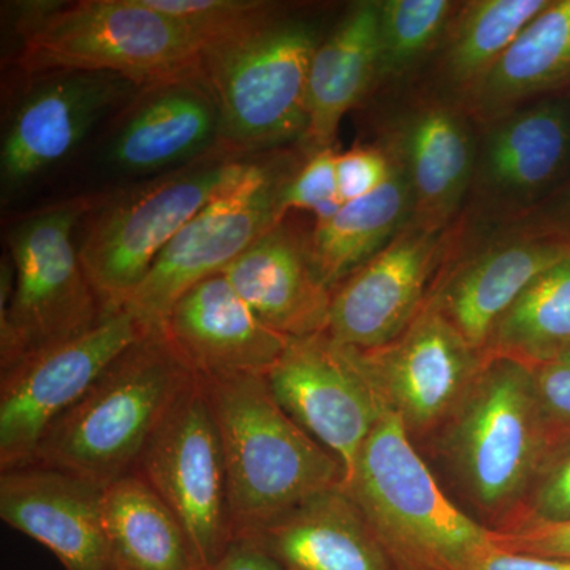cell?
I'll return each instance as SVG.
<instances>
[{"label":"cell","instance_id":"cell-21","mask_svg":"<svg viewBox=\"0 0 570 570\" xmlns=\"http://www.w3.org/2000/svg\"><path fill=\"white\" fill-rule=\"evenodd\" d=\"M472 187L498 204H539L570 164V104L539 100L487 124Z\"/></svg>","mask_w":570,"mask_h":570},{"label":"cell","instance_id":"cell-36","mask_svg":"<svg viewBox=\"0 0 570 570\" xmlns=\"http://www.w3.org/2000/svg\"><path fill=\"white\" fill-rule=\"evenodd\" d=\"M534 519L546 521L570 520V450L551 464L534 499Z\"/></svg>","mask_w":570,"mask_h":570},{"label":"cell","instance_id":"cell-11","mask_svg":"<svg viewBox=\"0 0 570 570\" xmlns=\"http://www.w3.org/2000/svg\"><path fill=\"white\" fill-rule=\"evenodd\" d=\"M145 330L127 311L0 371V469L28 464L41 439Z\"/></svg>","mask_w":570,"mask_h":570},{"label":"cell","instance_id":"cell-10","mask_svg":"<svg viewBox=\"0 0 570 570\" xmlns=\"http://www.w3.org/2000/svg\"><path fill=\"white\" fill-rule=\"evenodd\" d=\"M542 414L531 365L487 354L453 431V452L480 504L499 508L527 485L539 460Z\"/></svg>","mask_w":570,"mask_h":570},{"label":"cell","instance_id":"cell-4","mask_svg":"<svg viewBox=\"0 0 570 570\" xmlns=\"http://www.w3.org/2000/svg\"><path fill=\"white\" fill-rule=\"evenodd\" d=\"M316 24L273 10L202 51V71L220 111L219 146L239 156L303 141Z\"/></svg>","mask_w":570,"mask_h":570},{"label":"cell","instance_id":"cell-13","mask_svg":"<svg viewBox=\"0 0 570 570\" xmlns=\"http://www.w3.org/2000/svg\"><path fill=\"white\" fill-rule=\"evenodd\" d=\"M352 351L407 431L425 430L460 406L487 360L433 299L389 346Z\"/></svg>","mask_w":570,"mask_h":570},{"label":"cell","instance_id":"cell-23","mask_svg":"<svg viewBox=\"0 0 570 570\" xmlns=\"http://www.w3.org/2000/svg\"><path fill=\"white\" fill-rule=\"evenodd\" d=\"M255 535L284 570H390L387 547L343 489L307 499Z\"/></svg>","mask_w":570,"mask_h":570},{"label":"cell","instance_id":"cell-15","mask_svg":"<svg viewBox=\"0 0 570 570\" xmlns=\"http://www.w3.org/2000/svg\"><path fill=\"white\" fill-rule=\"evenodd\" d=\"M471 116L455 99L422 96L407 104L382 134L381 148L406 175L412 223L448 230L474 181L478 145Z\"/></svg>","mask_w":570,"mask_h":570},{"label":"cell","instance_id":"cell-6","mask_svg":"<svg viewBox=\"0 0 570 570\" xmlns=\"http://www.w3.org/2000/svg\"><path fill=\"white\" fill-rule=\"evenodd\" d=\"M92 206L62 202L18 220L9 234L10 264L0 287V371L91 330L105 313L75 230Z\"/></svg>","mask_w":570,"mask_h":570},{"label":"cell","instance_id":"cell-35","mask_svg":"<svg viewBox=\"0 0 570 570\" xmlns=\"http://www.w3.org/2000/svg\"><path fill=\"white\" fill-rule=\"evenodd\" d=\"M543 414L570 422V352L531 365Z\"/></svg>","mask_w":570,"mask_h":570},{"label":"cell","instance_id":"cell-3","mask_svg":"<svg viewBox=\"0 0 570 570\" xmlns=\"http://www.w3.org/2000/svg\"><path fill=\"white\" fill-rule=\"evenodd\" d=\"M18 66L48 77L94 71L148 88L202 67V47L146 0L20 3Z\"/></svg>","mask_w":570,"mask_h":570},{"label":"cell","instance_id":"cell-34","mask_svg":"<svg viewBox=\"0 0 570 570\" xmlns=\"http://www.w3.org/2000/svg\"><path fill=\"white\" fill-rule=\"evenodd\" d=\"M494 542L499 549L512 553L570 560V520L532 519L513 531H494Z\"/></svg>","mask_w":570,"mask_h":570},{"label":"cell","instance_id":"cell-1","mask_svg":"<svg viewBox=\"0 0 570 570\" xmlns=\"http://www.w3.org/2000/svg\"><path fill=\"white\" fill-rule=\"evenodd\" d=\"M197 377L223 445L235 534H255L307 499L343 489L340 461L285 414L265 376Z\"/></svg>","mask_w":570,"mask_h":570},{"label":"cell","instance_id":"cell-27","mask_svg":"<svg viewBox=\"0 0 570 570\" xmlns=\"http://www.w3.org/2000/svg\"><path fill=\"white\" fill-rule=\"evenodd\" d=\"M102 517L119 570H198L181 523L134 472L104 487Z\"/></svg>","mask_w":570,"mask_h":570},{"label":"cell","instance_id":"cell-8","mask_svg":"<svg viewBox=\"0 0 570 570\" xmlns=\"http://www.w3.org/2000/svg\"><path fill=\"white\" fill-rule=\"evenodd\" d=\"M295 171L294 160L284 154L254 156L245 174L168 243L122 309L146 333L163 328L171 307L189 288L223 273L285 219L281 195Z\"/></svg>","mask_w":570,"mask_h":570},{"label":"cell","instance_id":"cell-18","mask_svg":"<svg viewBox=\"0 0 570 570\" xmlns=\"http://www.w3.org/2000/svg\"><path fill=\"white\" fill-rule=\"evenodd\" d=\"M570 257V239L519 216L515 228L469 257L433 298L472 347L485 354L491 333L520 295Z\"/></svg>","mask_w":570,"mask_h":570},{"label":"cell","instance_id":"cell-17","mask_svg":"<svg viewBox=\"0 0 570 570\" xmlns=\"http://www.w3.org/2000/svg\"><path fill=\"white\" fill-rule=\"evenodd\" d=\"M104 489L28 463L0 474V517L47 547L66 570H119L102 517Z\"/></svg>","mask_w":570,"mask_h":570},{"label":"cell","instance_id":"cell-19","mask_svg":"<svg viewBox=\"0 0 570 570\" xmlns=\"http://www.w3.org/2000/svg\"><path fill=\"white\" fill-rule=\"evenodd\" d=\"M160 330L197 376H265L291 341L255 316L223 273L189 288Z\"/></svg>","mask_w":570,"mask_h":570},{"label":"cell","instance_id":"cell-37","mask_svg":"<svg viewBox=\"0 0 570 570\" xmlns=\"http://www.w3.org/2000/svg\"><path fill=\"white\" fill-rule=\"evenodd\" d=\"M198 570H284L255 534H236L223 557Z\"/></svg>","mask_w":570,"mask_h":570},{"label":"cell","instance_id":"cell-7","mask_svg":"<svg viewBox=\"0 0 570 570\" xmlns=\"http://www.w3.org/2000/svg\"><path fill=\"white\" fill-rule=\"evenodd\" d=\"M253 157L217 146L89 212L78 250L105 316L122 309L168 243L245 174Z\"/></svg>","mask_w":570,"mask_h":570},{"label":"cell","instance_id":"cell-26","mask_svg":"<svg viewBox=\"0 0 570 570\" xmlns=\"http://www.w3.org/2000/svg\"><path fill=\"white\" fill-rule=\"evenodd\" d=\"M412 214L406 175L393 163L392 176L377 190L346 202L332 219L314 227L311 254L322 283L335 292L412 223Z\"/></svg>","mask_w":570,"mask_h":570},{"label":"cell","instance_id":"cell-33","mask_svg":"<svg viewBox=\"0 0 570 570\" xmlns=\"http://www.w3.org/2000/svg\"><path fill=\"white\" fill-rule=\"evenodd\" d=\"M337 186L344 202L366 197L393 174V163L381 146H358L336 159Z\"/></svg>","mask_w":570,"mask_h":570},{"label":"cell","instance_id":"cell-2","mask_svg":"<svg viewBox=\"0 0 570 570\" xmlns=\"http://www.w3.org/2000/svg\"><path fill=\"white\" fill-rule=\"evenodd\" d=\"M194 377L163 330L145 333L47 431L29 463L102 489L132 474Z\"/></svg>","mask_w":570,"mask_h":570},{"label":"cell","instance_id":"cell-30","mask_svg":"<svg viewBox=\"0 0 570 570\" xmlns=\"http://www.w3.org/2000/svg\"><path fill=\"white\" fill-rule=\"evenodd\" d=\"M459 3L385 0L379 21V81L401 77L439 48Z\"/></svg>","mask_w":570,"mask_h":570},{"label":"cell","instance_id":"cell-9","mask_svg":"<svg viewBox=\"0 0 570 570\" xmlns=\"http://www.w3.org/2000/svg\"><path fill=\"white\" fill-rule=\"evenodd\" d=\"M134 474L181 523L198 569L223 557L236 538L227 469L197 374L142 450Z\"/></svg>","mask_w":570,"mask_h":570},{"label":"cell","instance_id":"cell-16","mask_svg":"<svg viewBox=\"0 0 570 570\" xmlns=\"http://www.w3.org/2000/svg\"><path fill=\"white\" fill-rule=\"evenodd\" d=\"M137 88L112 73L67 71L45 77L18 105L3 135V195L66 159L96 122Z\"/></svg>","mask_w":570,"mask_h":570},{"label":"cell","instance_id":"cell-31","mask_svg":"<svg viewBox=\"0 0 570 570\" xmlns=\"http://www.w3.org/2000/svg\"><path fill=\"white\" fill-rule=\"evenodd\" d=\"M146 3L184 26L200 43L202 51L276 10L273 3L258 0H146Z\"/></svg>","mask_w":570,"mask_h":570},{"label":"cell","instance_id":"cell-29","mask_svg":"<svg viewBox=\"0 0 570 570\" xmlns=\"http://www.w3.org/2000/svg\"><path fill=\"white\" fill-rule=\"evenodd\" d=\"M570 352V257L540 275L491 333L485 354L528 365Z\"/></svg>","mask_w":570,"mask_h":570},{"label":"cell","instance_id":"cell-25","mask_svg":"<svg viewBox=\"0 0 570 570\" xmlns=\"http://www.w3.org/2000/svg\"><path fill=\"white\" fill-rule=\"evenodd\" d=\"M569 85L570 0H551L460 104L472 119L490 124Z\"/></svg>","mask_w":570,"mask_h":570},{"label":"cell","instance_id":"cell-20","mask_svg":"<svg viewBox=\"0 0 570 570\" xmlns=\"http://www.w3.org/2000/svg\"><path fill=\"white\" fill-rule=\"evenodd\" d=\"M220 141V111L202 67L142 88L112 135L108 160L140 175L190 164Z\"/></svg>","mask_w":570,"mask_h":570},{"label":"cell","instance_id":"cell-5","mask_svg":"<svg viewBox=\"0 0 570 570\" xmlns=\"http://www.w3.org/2000/svg\"><path fill=\"white\" fill-rule=\"evenodd\" d=\"M385 547L423 570H469L497 549L494 531L461 512L385 404L343 485Z\"/></svg>","mask_w":570,"mask_h":570},{"label":"cell","instance_id":"cell-38","mask_svg":"<svg viewBox=\"0 0 570 570\" xmlns=\"http://www.w3.org/2000/svg\"><path fill=\"white\" fill-rule=\"evenodd\" d=\"M520 217L570 239V178Z\"/></svg>","mask_w":570,"mask_h":570},{"label":"cell","instance_id":"cell-39","mask_svg":"<svg viewBox=\"0 0 570 570\" xmlns=\"http://www.w3.org/2000/svg\"><path fill=\"white\" fill-rule=\"evenodd\" d=\"M469 570H570V560L512 553L497 547L483 554Z\"/></svg>","mask_w":570,"mask_h":570},{"label":"cell","instance_id":"cell-32","mask_svg":"<svg viewBox=\"0 0 570 570\" xmlns=\"http://www.w3.org/2000/svg\"><path fill=\"white\" fill-rule=\"evenodd\" d=\"M337 153L335 149L311 153L302 167L285 184L281 195V209L287 217L288 212H311L316 224L326 223L346 202L337 186Z\"/></svg>","mask_w":570,"mask_h":570},{"label":"cell","instance_id":"cell-22","mask_svg":"<svg viewBox=\"0 0 570 570\" xmlns=\"http://www.w3.org/2000/svg\"><path fill=\"white\" fill-rule=\"evenodd\" d=\"M255 316L285 337L325 333L333 292L318 276L311 235L281 220L224 269Z\"/></svg>","mask_w":570,"mask_h":570},{"label":"cell","instance_id":"cell-24","mask_svg":"<svg viewBox=\"0 0 570 570\" xmlns=\"http://www.w3.org/2000/svg\"><path fill=\"white\" fill-rule=\"evenodd\" d=\"M381 2H358L318 45L307 86V130L302 145L311 153L332 149L344 116L379 81Z\"/></svg>","mask_w":570,"mask_h":570},{"label":"cell","instance_id":"cell-28","mask_svg":"<svg viewBox=\"0 0 570 570\" xmlns=\"http://www.w3.org/2000/svg\"><path fill=\"white\" fill-rule=\"evenodd\" d=\"M550 2L472 0L460 3L441 45V77L452 91V99L461 102Z\"/></svg>","mask_w":570,"mask_h":570},{"label":"cell","instance_id":"cell-12","mask_svg":"<svg viewBox=\"0 0 570 570\" xmlns=\"http://www.w3.org/2000/svg\"><path fill=\"white\" fill-rule=\"evenodd\" d=\"M265 379L285 414L340 461L344 485L385 407L354 351L325 333L292 337Z\"/></svg>","mask_w":570,"mask_h":570},{"label":"cell","instance_id":"cell-14","mask_svg":"<svg viewBox=\"0 0 570 570\" xmlns=\"http://www.w3.org/2000/svg\"><path fill=\"white\" fill-rule=\"evenodd\" d=\"M445 242L448 230L409 224L333 292L325 335L355 351H376L396 341L426 305V284Z\"/></svg>","mask_w":570,"mask_h":570}]
</instances>
